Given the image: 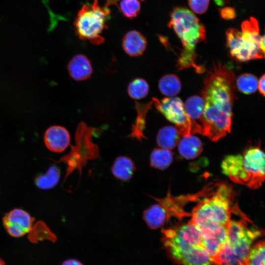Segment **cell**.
Returning a JSON list of instances; mask_svg holds the SVG:
<instances>
[{"label":"cell","mask_w":265,"mask_h":265,"mask_svg":"<svg viewBox=\"0 0 265 265\" xmlns=\"http://www.w3.org/2000/svg\"><path fill=\"white\" fill-rule=\"evenodd\" d=\"M234 71L219 61L214 62L203 81V122L201 133L216 142L231 131L235 99Z\"/></svg>","instance_id":"1"},{"label":"cell","mask_w":265,"mask_h":265,"mask_svg":"<svg viewBox=\"0 0 265 265\" xmlns=\"http://www.w3.org/2000/svg\"><path fill=\"white\" fill-rule=\"evenodd\" d=\"M161 240L171 258L182 265H215L199 229L190 220L162 229Z\"/></svg>","instance_id":"2"},{"label":"cell","mask_w":265,"mask_h":265,"mask_svg":"<svg viewBox=\"0 0 265 265\" xmlns=\"http://www.w3.org/2000/svg\"><path fill=\"white\" fill-rule=\"evenodd\" d=\"M168 26L174 30L183 46L178 60L179 69L193 68L198 73L202 72L203 67L196 62L195 48L205 39L206 30L199 18L186 8L175 7L171 12Z\"/></svg>","instance_id":"3"},{"label":"cell","mask_w":265,"mask_h":265,"mask_svg":"<svg viewBox=\"0 0 265 265\" xmlns=\"http://www.w3.org/2000/svg\"><path fill=\"white\" fill-rule=\"evenodd\" d=\"M233 192L228 185L219 184L215 192L202 201L190 213V221L200 232L228 228L231 220Z\"/></svg>","instance_id":"4"},{"label":"cell","mask_w":265,"mask_h":265,"mask_svg":"<svg viewBox=\"0 0 265 265\" xmlns=\"http://www.w3.org/2000/svg\"><path fill=\"white\" fill-rule=\"evenodd\" d=\"M231 219L227 230V241L216 256L218 265H246L253 241L264 233L245 215Z\"/></svg>","instance_id":"5"},{"label":"cell","mask_w":265,"mask_h":265,"mask_svg":"<svg viewBox=\"0 0 265 265\" xmlns=\"http://www.w3.org/2000/svg\"><path fill=\"white\" fill-rule=\"evenodd\" d=\"M222 169L234 183L258 188L265 180L264 153L259 147H252L242 155L228 156L222 163Z\"/></svg>","instance_id":"6"},{"label":"cell","mask_w":265,"mask_h":265,"mask_svg":"<svg viewBox=\"0 0 265 265\" xmlns=\"http://www.w3.org/2000/svg\"><path fill=\"white\" fill-rule=\"evenodd\" d=\"M226 37L230 55L235 60L246 62L264 58L265 36L260 34L258 21L254 17L242 22L241 31L228 29Z\"/></svg>","instance_id":"7"},{"label":"cell","mask_w":265,"mask_h":265,"mask_svg":"<svg viewBox=\"0 0 265 265\" xmlns=\"http://www.w3.org/2000/svg\"><path fill=\"white\" fill-rule=\"evenodd\" d=\"M110 10L100 5L98 0L84 4L78 11L74 25L77 35L81 40L99 45L104 42L102 33L107 28Z\"/></svg>","instance_id":"8"},{"label":"cell","mask_w":265,"mask_h":265,"mask_svg":"<svg viewBox=\"0 0 265 265\" xmlns=\"http://www.w3.org/2000/svg\"><path fill=\"white\" fill-rule=\"evenodd\" d=\"M96 130L82 122L78 125L75 133V145L71 147L69 154L59 160L67 165L66 177L76 169L81 173L88 160L98 157L99 149L92 138Z\"/></svg>","instance_id":"9"},{"label":"cell","mask_w":265,"mask_h":265,"mask_svg":"<svg viewBox=\"0 0 265 265\" xmlns=\"http://www.w3.org/2000/svg\"><path fill=\"white\" fill-rule=\"evenodd\" d=\"M152 101L157 110L175 125L180 135L183 137L193 134L192 123L180 98L167 97L159 100L154 97Z\"/></svg>","instance_id":"10"},{"label":"cell","mask_w":265,"mask_h":265,"mask_svg":"<svg viewBox=\"0 0 265 265\" xmlns=\"http://www.w3.org/2000/svg\"><path fill=\"white\" fill-rule=\"evenodd\" d=\"M34 220L26 211L15 209L5 214L2 222L7 232L11 236L19 238L32 230Z\"/></svg>","instance_id":"11"},{"label":"cell","mask_w":265,"mask_h":265,"mask_svg":"<svg viewBox=\"0 0 265 265\" xmlns=\"http://www.w3.org/2000/svg\"><path fill=\"white\" fill-rule=\"evenodd\" d=\"M44 142L50 151L60 153L64 151L69 145L70 135L64 127L53 126L50 127L46 131Z\"/></svg>","instance_id":"12"},{"label":"cell","mask_w":265,"mask_h":265,"mask_svg":"<svg viewBox=\"0 0 265 265\" xmlns=\"http://www.w3.org/2000/svg\"><path fill=\"white\" fill-rule=\"evenodd\" d=\"M185 109L190 120L194 133H201L203 122L204 100L202 97H189L184 104Z\"/></svg>","instance_id":"13"},{"label":"cell","mask_w":265,"mask_h":265,"mask_svg":"<svg viewBox=\"0 0 265 265\" xmlns=\"http://www.w3.org/2000/svg\"><path fill=\"white\" fill-rule=\"evenodd\" d=\"M147 45L146 37L139 31L132 30L123 36L122 46L125 52L129 56L136 57L142 55Z\"/></svg>","instance_id":"14"},{"label":"cell","mask_w":265,"mask_h":265,"mask_svg":"<svg viewBox=\"0 0 265 265\" xmlns=\"http://www.w3.org/2000/svg\"><path fill=\"white\" fill-rule=\"evenodd\" d=\"M70 76L77 81H83L89 79L93 72L89 59L84 54L75 55L67 66Z\"/></svg>","instance_id":"15"},{"label":"cell","mask_w":265,"mask_h":265,"mask_svg":"<svg viewBox=\"0 0 265 265\" xmlns=\"http://www.w3.org/2000/svg\"><path fill=\"white\" fill-rule=\"evenodd\" d=\"M180 155L186 159H193L200 155L203 151L201 141L192 134L183 136L178 143Z\"/></svg>","instance_id":"16"},{"label":"cell","mask_w":265,"mask_h":265,"mask_svg":"<svg viewBox=\"0 0 265 265\" xmlns=\"http://www.w3.org/2000/svg\"><path fill=\"white\" fill-rule=\"evenodd\" d=\"M153 104L152 101L145 104H141L135 102L137 116L135 122L132 126V132L128 135V137L135 138L140 141L142 140V139L146 138V136L144 134L145 119L148 111Z\"/></svg>","instance_id":"17"},{"label":"cell","mask_w":265,"mask_h":265,"mask_svg":"<svg viewBox=\"0 0 265 265\" xmlns=\"http://www.w3.org/2000/svg\"><path fill=\"white\" fill-rule=\"evenodd\" d=\"M135 169V164L131 158L120 156L115 160L111 167V172L117 179L128 181L133 176Z\"/></svg>","instance_id":"18"},{"label":"cell","mask_w":265,"mask_h":265,"mask_svg":"<svg viewBox=\"0 0 265 265\" xmlns=\"http://www.w3.org/2000/svg\"><path fill=\"white\" fill-rule=\"evenodd\" d=\"M143 218L148 227L152 229L161 227L168 221L163 209L159 203L145 210L143 213Z\"/></svg>","instance_id":"19"},{"label":"cell","mask_w":265,"mask_h":265,"mask_svg":"<svg viewBox=\"0 0 265 265\" xmlns=\"http://www.w3.org/2000/svg\"><path fill=\"white\" fill-rule=\"evenodd\" d=\"M180 135L175 127L172 126H164L158 132L157 143L161 148L171 150L178 144L180 140Z\"/></svg>","instance_id":"20"},{"label":"cell","mask_w":265,"mask_h":265,"mask_svg":"<svg viewBox=\"0 0 265 265\" xmlns=\"http://www.w3.org/2000/svg\"><path fill=\"white\" fill-rule=\"evenodd\" d=\"M158 86L162 95L171 98L175 97L180 92L181 83L177 76L167 74L159 79Z\"/></svg>","instance_id":"21"},{"label":"cell","mask_w":265,"mask_h":265,"mask_svg":"<svg viewBox=\"0 0 265 265\" xmlns=\"http://www.w3.org/2000/svg\"><path fill=\"white\" fill-rule=\"evenodd\" d=\"M173 153L167 149L156 148L150 155V164L156 169L163 170L167 168L173 161Z\"/></svg>","instance_id":"22"},{"label":"cell","mask_w":265,"mask_h":265,"mask_svg":"<svg viewBox=\"0 0 265 265\" xmlns=\"http://www.w3.org/2000/svg\"><path fill=\"white\" fill-rule=\"evenodd\" d=\"M60 177V172L55 165L51 166L47 172L35 179L36 186L41 189H47L53 187L58 182Z\"/></svg>","instance_id":"23"},{"label":"cell","mask_w":265,"mask_h":265,"mask_svg":"<svg viewBox=\"0 0 265 265\" xmlns=\"http://www.w3.org/2000/svg\"><path fill=\"white\" fill-rule=\"evenodd\" d=\"M149 86L143 79L138 78L133 80L128 85V93L129 96L134 100H140L148 94Z\"/></svg>","instance_id":"24"},{"label":"cell","mask_w":265,"mask_h":265,"mask_svg":"<svg viewBox=\"0 0 265 265\" xmlns=\"http://www.w3.org/2000/svg\"><path fill=\"white\" fill-rule=\"evenodd\" d=\"M145 0H119L115 6L126 17L132 19L139 13L142 2Z\"/></svg>","instance_id":"25"},{"label":"cell","mask_w":265,"mask_h":265,"mask_svg":"<svg viewBox=\"0 0 265 265\" xmlns=\"http://www.w3.org/2000/svg\"><path fill=\"white\" fill-rule=\"evenodd\" d=\"M257 78L251 74H243L237 79L236 84L238 90L245 94L255 92L258 88Z\"/></svg>","instance_id":"26"},{"label":"cell","mask_w":265,"mask_h":265,"mask_svg":"<svg viewBox=\"0 0 265 265\" xmlns=\"http://www.w3.org/2000/svg\"><path fill=\"white\" fill-rule=\"evenodd\" d=\"M246 265H265V241H260L250 249Z\"/></svg>","instance_id":"27"},{"label":"cell","mask_w":265,"mask_h":265,"mask_svg":"<svg viewBox=\"0 0 265 265\" xmlns=\"http://www.w3.org/2000/svg\"><path fill=\"white\" fill-rule=\"evenodd\" d=\"M191 10L199 14L204 13L207 10L210 0H188Z\"/></svg>","instance_id":"28"},{"label":"cell","mask_w":265,"mask_h":265,"mask_svg":"<svg viewBox=\"0 0 265 265\" xmlns=\"http://www.w3.org/2000/svg\"><path fill=\"white\" fill-rule=\"evenodd\" d=\"M220 15L222 19L230 20L235 18L236 12L234 8L227 6L220 9Z\"/></svg>","instance_id":"29"},{"label":"cell","mask_w":265,"mask_h":265,"mask_svg":"<svg viewBox=\"0 0 265 265\" xmlns=\"http://www.w3.org/2000/svg\"><path fill=\"white\" fill-rule=\"evenodd\" d=\"M265 75H263L258 82V88L260 93L265 96Z\"/></svg>","instance_id":"30"},{"label":"cell","mask_w":265,"mask_h":265,"mask_svg":"<svg viewBox=\"0 0 265 265\" xmlns=\"http://www.w3.org/2000/svg\"><path fill=\"white\" fill-rule=\"evenodd\" d=\"M61 265H83V264L77 260L71 259L65 260Z\"/></svg>","instance_id":"31"},{"label":"cell","mask_w":265,"mask_h":265,"mask_svg":"<svg viewBox=\"0 0 265 265\" xmlns=\"http://www.w3.org/2000/svg\"><path fill=\"white\" fill-rule=\"evenodd\" d=\"M0 265H5L4 261L1 258H0Z\"/></svg>","instance_id":"32"}]
</instances>
